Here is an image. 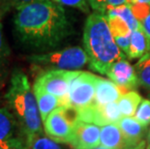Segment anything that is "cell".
I'll return each mask as SVG.
<instances>
[{"label":"cell","mask_w":150,"mask_h":149,"mask_svg":"<svg viewBox=\"0 0 150 149\" xmlns=\"http://www.w3.org/2000/svg\"><path fill=\"white\" fill-rule=\"evenodd\" d=\"M14 30L22 46L47 52L71 36L74 25L62 5L52 0H35L16 13Z\"/></svg>","instance_id":"obj_1"},{"label":"cell","mask_w":150,"mask_h":149,"mask_svg":"<svg viewBox=\"0 0 150 149\" xmlns=\"http://www.w3.org/2000/svg\"><path fill=\"white\" fill-rule=\"evenodd\" d=\"M6 106L9 107L20 125L22 136L28 146L38 137L44 135L37 100L27 76L21 69L13 70L10 85L5 96Z\"/></svg>","instance_id":"obj_2"},{"label":"cell","mask_w":150,"mask_h":149,"mask_svg":"<svg viewBox=\"0 0 150 149\" xmlns=\"http://www.w3.org/2000/svg\"><path fill=\"white\" fill-rule=\"evenodd\" d=\"M83 47L88 56L89 67L101 75L118 60L126 59L114 41L106 15L93 12L86 18L83 28Z\"/></svg>","instance_id":"obj_3"},{"label":"cell","mask_w":150,"mask_h":149,"mask_svg":"<svg viewBox=\"0 0 150 149\" xmlns=\"http://www.w3.org/2000/svg\"><path fill=\"white\" fill-rule=\"evenodd\" d=\"M31 65L44 67L47 70H68L76 71L83 68L88 63V56L84 49L71 47L59 50H52L27 56Z\"/></svg>","instance_id":"obj_4"},{"label":"cell","mask_w":150,"mask_h":149,"mask_svg":"<svg viewBox=\"0 0 150 149\" xmlns=\"http://www.w3.org/2000/svg\"><path fill=\"white\" fill-rule=\"evenodd\" d=\"M76 120L79 119L76 109L69 106H60L44 121L45 134L57 142L70 144Z\"/></svg>","instance_id":"obj_5"},{"label":"cell","mask_w":150,"mask_h":149,"mask_svg":"<svg viewBox=\"0 0 150 149\" xmlns=\"http://www.w3.org/2000/svg\"><path fill=\"white\" fill-rule=\"evenodd\" d=\"M100 77L88 72L76 71L70 81L69 105L76 109L94 102L96 85Z\"/></svg>","instance_id":"obj_6"},{"label":"cell","mask_w":150,"mask_h":149,"mask_svg":"<svg viewBox=\"0 0 150 149\" xmlns=\"http://www.w3.org/2000/svg\"><path fill=\"white\" fill-rule=\"evenodd\" d=\"M76 71L68 70H47L36 78L34 83L38 84L47 92L59 99L60 106H69L70 81Z\"/></svg>","instance_id":"obj_7"},{"label":"cell","mask_w":150,"mask_h":149,"mask_svg":"<svg viewBox=\"0 0 150 149\" xmlns=\"http://www.w3.org/2000/svg\"><path fill=\"white\" fill-rule=\"evenodd\" d=\"M100 134V126L76 120L70 145L74 149H95L101 145Z\"/></svg>","instance_id":"obj_8"},{"label":"cell","mask_w":150,"mask_h":149,"mask_svg":"<svg viewBox=\"0 0 150 149\" xmlns=\"http://www.w3.org/2000/svg\"><path fill=\"white\" fill-rule=\"evenodd\" d=\"M111 81L118 86L128 90H135L139 86V82L137 75L135 66H132L127 59L118 60L111 65L107 75Z\"/></svg>","instance_id":"obj_9"},{"label":"cell","mask_w":150,"mask_h":149,"mask_svg":"<svg viewBox=\"0 0 150 149\" xmlns=\"http://www.w3.org/2000/svg\"><path fill=\"white\" fill-rule=\"evenodd\" d=\"M131 90L118 86L113 81L100 78L96 85V92L94 97V104L104 106L108 103L117 102L122 95Z\"/></svg>","instance_id":"obj_10"},{"label":"cell","mask_w":150,"mask_h":149,"mask_svg":"<svg viewBox=\"0 0 150 149\" xmlns=\"http://www.w3.org/2000/svg\"><path fill=\"white\" fill-rule=\"evenodd\" d=\"M100 143L108 149H124L136 145L130 142L123 135L119 126L113 123L101 127Z\"/></svg>","instance_id":"obj_11"},{"label":"cell","mask_w":150,"mask_h":149,"mask_svg":"<svg viewBox=\"0 0 150 149\" xmlns=\"http://www.w3.org/2000/svg\"><path fill=\"white\" fill-rule=\"evenodd\" d=\"M17 138H24L17 119L6 105L0 106V141H6Z\"/></svg>","instance_id":"obj_12"},{"label":"cell","mask_w":150,"mask_h":149,"mask_svg":"<svg viewBox=\"0 0 150 149\" xmlns=\"http://www.w3.org/2000/svg\"><path fill=\"white\" fill-rule=\"evenodd\" d=\"M117 125L119 126L125 138L134 144L145 141L147 137V126L140 124L135 117H122L120 121L117 123Z\"/></svg>","instance_id":"obj_13"},{"label":"cell","mask_w":150,"mask_h":149,"mask_svg":"<svg viewBox=\"0 0 150 149\" xmlns=\"http://www.w3.org/2000/svg\"><path fill=\"white\" fill-rule=\"evenodd\" d=\"M33 91L37 100L41 117L44 122L54 109L60 107V101L56 96L47 92L36 83L33 85Z\"/></svg>","instance_id":"obj_14"},{"label":"cell","mask_w":150,"mask_h":149,"mask_svg":"<svg viewBox=\"0 0 150 149\" xmlns=\"http://www.w3.org/2000/svg\"><path fill=\"white\" fill-rule=\"evenodd\" d=\"M150 52V43L142 27L133 31L131 34V43L128 57L130 59H139Z\"/></svg>","instance_id":"obj_15"},{"label":"cell","mask_w":150,"mask_h":149,"mask_svg":"<svg viewBox=\"0 0 150 149\" xmlns=\"http://www.w3.org/2000/svg\"><path fill=\"white\" fill-rule=\"evenodd\" d=\"M76 114H78L79 120L86 123H92L100 127L108 124L105 117L103 106H99L94 103L76 109Z\"/></svg>","instance_id":"obj_16"},{"label":"cell","mask_w":150,"mask_h":149,"mask_svg":"<svg viewBox=\"0 0 150 149\" xmlns=\"http://www.w3.org/2000/svg\"><path fill=\"white\" fill-rule=\"evenodd\" d=\"M142 101V96L139 94V92L135 90H131L127 92L126 94L122 95L119 98V100L117 101L118 107H119L122 116L127 117L135 115L136 110L138 109Z\"/></svg>","instance_id":"obj_17"},{"label":"cell","mask_w":150,"mask_h":149,"mask_svg":"<svg viewBox=\"0 0 150 149\" xmlns=\"http://www.w3.org/2000/svg\"><path fill=\"white\" fill-rule=\"evenodd\" d=\"M2 15L3 12L0 10V85L4 83V81L9 74L8 64L9 57L11 54V50L6 42L3 35V25H2Z\"/></svg>","instance_id":"obj_18"},{"label":"cell","mask_w":150,"mask_h":149,"mask_svg":"<svg viewBox=\"0 0 150 149\" xmlns=\"http://www.w3.org/2000/svg\"><path fill=\"white\" fill-rule=\"evenodd\" d=\"M135 69L139 85L150 91V52L139 59L135 65Z\"/></svg>","instance_id":"obj_19"},{"label":"cell","mask_w":150,"mask_h":149,"mask_svg":"<svg viewBox=\"0 0 150 149\" xmlns=\"http://www.w3.org/2000/svg\"><path fill=\"white\" fill-rule=\"evenodd\" d=\"M107 14L114 15V16H117V17L121 18L127 24L129 25V27L131 28L132 31H135L142 27V24H140L139 21L137 20L136 17L133 14L132 10H131L130 4L118 6V7L112 8V9H110V10H108Z\"/></svg>","instance_id":"obj_20"},{"label":"cell","mask_w":150,"mask_h":149,"mask_svg":"<svg viewBox=\"0 0 150 149\" xmlns=\"http://www.w3.org/2000/svg\"><path fill=\"white\" fill-rule=\"evenodd\" d=\"M106 18L108 20V26L112 33L113 37L118 36H131L133 31L131 30L129 25L124 21L122 18L117 16L106 14Z\"/></svg>","instance_id":"obj_21"},{"label":"cell","mask_w":150,"mask_h":149,"mask_svg":"<svg viewBox=\"0 0 150 149\" xmlns=\"http://www.w3.org/2000/svg\"><path fill=\"white\" fill-rule=\"evenodd\" d=\"M134 116L140 124L150 125V99H142Z\"/></svg>","instance_id":"obj_22"},{"label":"cell","mask_w":150,"mask_h":149,"mask_svg":"<svg viewBox=\"0 0 150 149\" xmlns=\"http://www.w3.org/2000/svg\"><path fill=\"white\" fill-rule=\"evenodd\" d=\"M29 149H64L62 148L59 142L53 141L52 138H49L47 136L42 135L38 137L32 142Z\"/></svg>","instance_id":"obj_23"},{"label":"cell","mask_w":150,"mask_h":149,"mask_svg":"<svg viewBox=\"0 0 150 149\" xmlns=\"http://www.w3.org/2000/svg\"><path fill=\"white\" fill-rule=\"evenodd\" d=\"M131 10H132L134 16L139 23H142L143 20L150 15V3L145 2H137L130 4Z\"/></svg>","instance_id":"obj_24"},{"label":"cell","mask_w":150,"mask_h":149,"mask_svg":"<svg viewBox=\"0 0 150 149\" xmlns=\"http://www.w3.org/2000/svg\"><path fill=\"white\" fill-rule=\"evenodd\" d=\"M0 149H29V146L24 138H17L6 141H0Z\"/></svg>","instance_id":"obj_25"},{"label":"cell","mask_w":150,"mask_h":149,"mask_svg":"<svg viewBox=\"0 0 150 149\" xmlns=\"http://www.w3.org/2000/svg\"><path fill=\"white\" fill-rule=\"evenodd\" d=\"M52 1L62 6L76 8L83 13H89V9H90V6L87 3L88 0H52Z\"/></svg>","instance_id":"obj_26"},{"label":"cell","mask_w":150,"mask_h":149,"mask_svg":"<svg viewBox=\"0 0 150 149\" xmlns=\"http://www.w3.org/2000/svg\"><path fill=\"white\" fill-rule=\"evenodd\" d=\"M34 1L35 0H4L3 4L1 5V7H0V10L2 12H5V11H7L8 9L13 8L18 11Z\"/></svg>","instance_id":"obj_27"},{"label":"cell","mask_w":150,"mask_h":149,"mask_svg":"<svg viewBox=\"0 0 150 149\" xmlns=\"http://www.w3.org/2000/svg\"><path fill=\"white\" fill-rule=\"evenodd\" d=\"M113 38H114V41H115L117 47H119L121 52L128 57L129 50H130L131 36H118V37H113Z\"/></svg>","instance_id":"obj_28"},{"label":"cell","mask_w":150,"mask_h":149,"mask_svg":"<svg viewBox=\"0 0 150 149\" xmlns=\"http://www.w3.org/2000/svg\"><path fill=\"white\" fill-rule=\"evenodd\" d=\"M88 4L94 12L107 14V0H88Z\"/></svg>","instance_id":"obj_29"},{"label":"cell","mask_w":150,"mask_h":149,"mask_svg":"<svg viewBox=\"0 0 150 149\" xmlns=\"http://www.w3.org/2000/svg\"><path fill=\"white\" fill-rule=\"evenodd\" d=\"M125 4H130L129 0H107V11Z\"/></svg>","instance_id":"obj_30"},{"label":"cell","mask_w":150,"mask_h":149,"mask_svg":"<svg viewBox=\"0 0 150 149\" xmlns=\"http://www.w3.org/2000/svg\"><path fill=\"white\" fill-rule=\"evenodd\" d=\"M140 24H142L143 32L145 33L146 37L148 38L149 43H150V15L145 18V20H143L142 23H140Z\"/></svg>","instance_id":"obj_31"},{"label":"cell","mask_w":150,"mask_h":149,"mask_svg":"<svg viewBox=\"0 0 150 149\" xmlns=\"http://www.w3.org/2000/svg\"><path fill=\"white\" fill-rule=\"evenodd\" d=\"M95 149H108V148H106V147H104V146H102V145H100V146L96 147ZM124 149H146V139H145V141H142V142H139V143H138V144L132 145V146L124 148Z\"/></svg>","instance_id":"obj_32"},{"label":"cell","mask_w":150,"mask_h":149,"mask_svg":"<svg viewBox=\"0 0 150 149\" xmlns=\"http://www.w3.org/2000/svg\"><path fill=\"white\" fill-rule=\"evenodd\" d=\"M146 149H150V128L148 129L147 137H146Z\"/></svg>","instance_id":"obj_33"},{"label":"cell","mask_w":150,"mask_h":149,"mask_svg":"<svg viewBox=\"0 0 150 149\" xmlns=\"http://www.w3.org/2000/svg\"><path fill=\"white\" fill-rule=\"evenodd\" d=\"M130 4H132V3H137V2H139V0H129Z\"/></svg>","instance_id":"obj_34"},{"label":"cell","mask_w":150,"mask_h":149,"mask_svg":"<svg viewBox=\"0 0 150 149\" xmlns=\"http://www.w3.org/2000/svg\"><path fill=\"white\" fill-rule=\"evenodd\" d=\"M139 2H145V3H150V0H139Z\"/></svg>","instance_id":"obj_35"},{"label":"cell","mask_w":150,"mask_h":149,"mask_svg":"<svg viewBox=\"0 0 150 149\" xmlns=\"http://www.w3.org/2000/svg\"><path fill=\"white\" fill-rule=\"evenodd\" d=\"M149 99H150V94H149Z\"/></svg>","instance_id":"obj_36"}]
</instances>
